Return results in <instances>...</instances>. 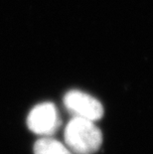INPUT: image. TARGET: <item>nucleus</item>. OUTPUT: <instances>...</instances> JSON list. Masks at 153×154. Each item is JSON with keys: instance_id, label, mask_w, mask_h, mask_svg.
<instances>
[{"instance_id": "3", "label": "nucleus", "mask_w": 153, "mask_h": 154, "mask_svg": "<svg viewBox=\"0 0 153 154\" xmlns=\"http://www.w3.org/2000/svg\"><path fill=\"white\" fill-rule=\"evenodd\" d=\"M64 104L76 117L96 121L103 116V106L99 100L82 91H68L64 97Z\"/></svg>"}, {"instance_id": "2", "label": "nucleus", "mask_w": 153, "mask_h": 154, "mask_svg": "<svg viewBox=\"0 0 153 154\" xmlns=\"http://www.w3.org/2000/svg\"><path fill=\"white\" fill-rule=\"evenodd\" d=\"M27 126L32 132L42 137L51 136L60 126L56 106L52 103H42L34 106L27 116Z\"/></svg>"}, {"instance_id": "4", "label": "nucleus", "mask_w": 153, "mask_h": 154, "mask_svg": "<svg viewBox=\"0 0 153 154\" xmlns=\"http://www.w3.org/2000/svg\"><path fill=\"white\" fill-rule=\"evenodd\" d=\"M34 154H74L65 143L51 136L41 137L34 144Z\"/></svg>"}, {"instance_id": "1", "label": "nucleus", "mask_w": 153, "mask_h": 154, "mask_svg": "<svg viewBox=\"0 0 153 154\" xmlns=\"http://www.w3.org/2000/svg\"><path fill=\"white\" fill-rule=\"evenodd\" d=\"M65 144L74 154H93L100 148L103 134L94 121L74 116L64 133Z\"/></svg>"}]
</instances>
